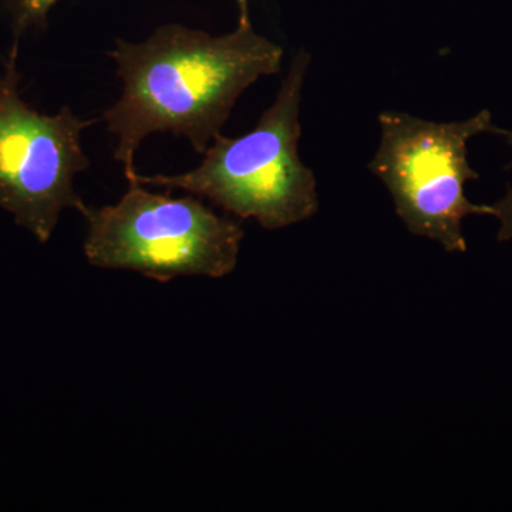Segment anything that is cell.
I'll list each match as a JSON object with an SVG mask.
<instances>
[{"label": "cell", "instance_id": "6da1fadb", "mask_svg": "<svg viewBox=\"0 0 512 512\" xmlns=\"http://www.w3.org/2000/svg\"><path fill=\"white\" fill-rule=\"evenodd\" d=\"M109 55L123 90L103 121L117 140L114 160L130 180L138 148L151 134L185 137L204 154L242 93L281 70L284 49L256 33L247 16L221 36L160 26L143 42L117 40Z\"/></svg>", "mask_w": 512, "mask_h": 512}, {"label": "cell", "instance_id": "7a4b0ae2", "mask_svg": "<svg viewBox=\"0 0 512 512\" xmlns=\"http://www.w3.org/2000/svg\"><path fill=\"white\" fill-rule=\"evenodd\" d=\"M311 55L299 50L274 103L245 136H221L194 170L183 174H134L130 180L205 198L241 220L268 231L311 220L319 211L318 183L299 156L302 89Z\"/></svg>", "mask_w": 512, "mask_h": 512}, {"label": "cell", "instance_id": "3957f363", "mask_svg": "<svg viewBox=\"0 0 512 512\" xmlns=\"http://www.w3.org/2000/svg\"><path fill=\"white\" fill-rule=\"evenodd\" d=\"M90 265L136 271L158 282L178 276L222 278L237 268L244 228L195 195L173 198L128 181L116 204L84 207Z\"/></svg>", "mask_w": 512, "mask_h": 512}, {"label": "cell", "instance_id": "277c9868", "mask_svg": "<svg viewBox=\"0 0 512 512\" xmlns=\"http://www.w3.org/2000/svg\"><path fill=\"white\" fill-rule=\"evenodd\" d=\"M379 148L369 170L392 195L397 217L407 231L437 242L447 252H466L463 220L494 215L493 205L468 200L466 184L480 175L468 161V141L501 134L490 111L471 119L436 123L403 111L379 114Z\"/></svg>", "mask_w": 512, "mask_h": 512}, {"label": "cell", "instance_id": "5b68a950", "mask_svg": "<svg viewBox=\"0 0 512 512\" xmlns=\"http://www.w3.org/2000/svg\"><path fill=\"white\" fill-rule=\"evenodd\" d=\"M15 39L0 74V208L37 241L52 238L63 211L86 207L74 188L89 168L82 136L97 120H83L69 106L40 113L23 100Z\"/></svg>", "mask_w": 512, "mask_h": 512}, {"label": "cell", "instance_id": "8992f818", "mask_svg": "<svg viewBox=\"0 0 512 512\" xmlns=\"http://www.w3.org/2000/svg\"><path fill=\"white\" fill-rule=\"evenodd\" d=\"M60 0H0V10L5 13L15 39L30 30L46 28L47 16ZM239 16H249V0H238Z\"/></svg>", "mask_w": 512, "mask_h": 512}, {"label": "cell", "instance_id": "52a82bcc", "mask_svg": "<svg viewBox=\"0 0 512 512\" xmlns=\"http://www.w3.org/2000/svg\"><path fill=\"white\" fill-rule=\"evenodd\" d=\"M500 136L507 137L508 143L512 146V131L501 130ZM508 170H512V161L507 165ZM494 217L500 221V231H498V239L500 241H512V188L508 190L505 197L493 205Z\"/></svg>", "mask_w": 512, "mask_h": 512}]
</instances>
